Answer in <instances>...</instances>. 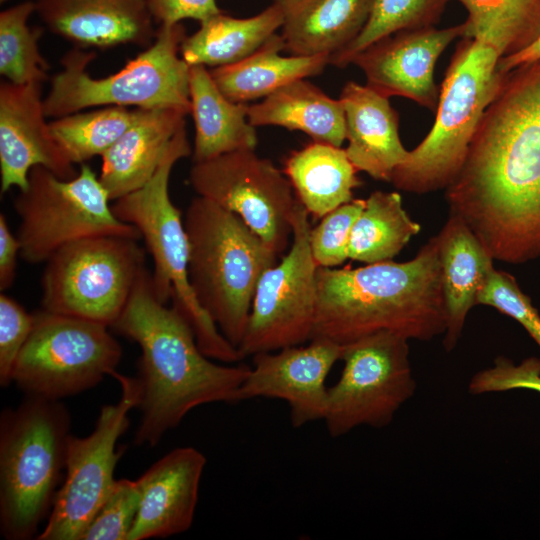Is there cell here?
I'll use <instances>...</instances> for the list:
<instances>
[{
  "label": "cell",
  "mask_w": 540,
  "mask_h": 540,
  "mask_svg": "<svg viewBox=\"0 0 540 540\" xmlns=\"http://www.w3.org/2000/svg\"><path fill=\"white\" fill-rule=\"evenodd\" d=\"M445 197L494 260L540 257V59L503 73Z\"/></svg>",
  "instance_id": "6da1fadb"
},
{
  "label": "cell",
  "mask_w": 540,
  "mask_h": 540,
  "mask_svg": "<svg viewBox=\"0 0 540 540\" xmlns=\"http://www.w3.org/2000/svg\"><path fill=\"white\" fill-rule=\"evenodd\" d=\"M112 328L141 350L136 377L141 418L135 444L155 446L200 405L236 403L250 367L211 361L182 314L157 299L147 269Z\"/></svg>",
  "instance_id": "7a4b0ae2"
},
{
  "label": "cell",
  "mask_w": 540,
  "mask_h": 540,
  "mask_svg": "<svg viewBox=\"0 0 540 540\" xmlns=\"http://www.w3.org/2000/svg\"><path fill=\"white\" fill-rule=\"evenodd\" d=\"M446 330L437 237L405 262L318 267L312 339L341 346L390 332L428 341Z\"/></svg>",
  "instance_id": "3957f363"
},
{
  "label": "cell",
  "mask_w": 540,
  "mask_h": 540,
  "mask_svg": "<svg viewBox=\"0 0 540 540\" xmlns=\"http://www.w3.org/2000/svg\"><path fill=\"white\" fill-rule=\"evenodd\" d=\"M183 219L194 295L222 335L238 348L258 281L278 255L238 215L204 197L190 201Z\"/></svg>",
  "instance_id": "277c9868"
},
{
  "label": "cell",
  "mask_w": 540,
  "mask_h": 540,
  "mask_svg": "<svg viewBox=\"0 0 540 540\" xmlns=\"http://www.w3.org/2000/svg\"><path fill=\"white\" fill-rule=\"evenodd\" d=\"M70 414L60 400L26 396L0 415V532L29 540L63 482Z\"/></svg>",
  "instance_id": "5b68a950"
},
{
  "label": "cell",
  "mask_w": 540,
  "mask_h": 540,
  "mask_svg": "<svg viewBox=\"0 0 540 540\" xmlns=\"http://www.w3.org/2000/svg\"><path fill=\"white\" fill-rule=\"evenodd\" d=\"M191 154L185 127L172 140L153 177L112 204L115 215L140 232L153 260L152 286L157 299L175 307L191 326L201 351L211 359L236 363L242 354L220 332L196 299L188 276L189 243L180 210L169 195L171 171Z\"/></svg>",
  "instance_id": "8992f818"
},
{
  "label": "cell",
  "mask_w": 540,
  "mask_h": 540,
  "mask_svg": "<svg viewBox=\"0 0 540 540\" xmlns=\"http://www.w3.org/2000/svg\"><path fill=\"white\" fill-rule=\"evenodd\" d=\"M502 54L490 43L463 37L451 57L428 135L392 173L399 190L446 189L458 175L480 119L499 88Z\"/></svg>",
  "instance_id": "52a82bcc"
},
{
  "label": "cell",
  "mask_w": 540,
  "mask_h": 540,
  "mask_svg": "<svg viewBox=\"0 0 540 540\" xmlns=\"http://www.w3.org/2000/svg\"><path fill=\"white\" fill-rule=\"evenodd\" d=\"M186 37L178 23L159 26L152 44L118 72L103 78L87 73L95 53L75 47L61 58L43 99L47 117L59 118L86 108L123 106L178 108L191 112L190 66L179 57Z\"/></svg>",
  "instance_id": "ba28073f"
},
{
  "label": "cell",
  "mask_w": 540,
  "mask_h": 540,
  "mask_svg": "<svg viewBox=\"0 0 540 540\" xmlns=\"http://www.w3.org/2000/svg\"><path fill=\"white\" fill-rule=\"evenodd\" d=\"M99 177L85 163L72 179H61L42 166L31 169L28 185L13 206L19 217L20 256L46 262L71 243L102 235L141 239L140 232L114 213Z\"/></svg>",
  "instance_id": "9c48e42d"
},
{
  "label": "cell",
  "mask_w": 540,
  "mask_h": 540,
  "mask_svg": "<svg viewBox=\"0 0 540 540\" xmlns=\"http://www.w3.org/2000/svg\"><path fill=\"white\" fill-rule=\"evenodd\" d=\"M138 240L102 235L66 245L46 262L42 309L112 327L145 266Z\"/></svg>",
  "instance_id": "30bf717a"
},
{
  "label": "cell",
  "mask_w": 540,
  "mask_h": 540,
  "mask_svg": "<svg viewBox=\"0 0 540 540\" xmlns=\"http://www.w3.org/2000/svg\"><path fill=\"white\" fill-rule=\"evenodd\" d=\"M14 366L12 382L26 396L60 400L116 371L122 348L108 326L41 309Z\"/></svg>",
  "instance_id": "8fae6325"
},
{
  "label": "cell",
  "mask_w": 540,
  "mask_h": 540,
  "mask_svg": "<svg viewBox=\"0 0 540 540\" xmlns=\"http://www.w3.org/2000/svg\"><path fill=\"white\" fill-rule=\"evenodd\" d=\"M406 338L380 332L344 346L342 373L328 388L323 421L332 437L360 426L382 428L415 393Z\"/></svg>",
  "instance_id": "7c38bea8"
},
{
  "label": "cell",
  "mask_w": 540,
  "mask_h": 540,
  "mask_svg": "<svg viewBox=\"0 0 540 540\" xmlns=\"http://www.w3.org/2000/svg\"><path fill=\"white\" fill-rule=\"evenodd\" d=\"M111 376L120 383L121 397L116 404L101 407L95 428L88 436L71 434L65 476L37 540H80L114 486V470L120 456L116 444L129 427L130 410L138 406L140 386L136 377L117 371Z\"/></svg>",
  "instance_id": "4fadbf2b"
},
{
  "label": "cell",
  "mask_w": 540,
  "mask_h": 540,
  "mask_svg": "<svg viewBox=\"0 0 540 540\" xmlns=\"http://www.w3.org/2000/svg\"><path fill=\"white\" fill-rule=\"evenodd\" d=\"M309 216L298 200L289 251L258 281L245 334L238 347L244 358L311 340L318 266L310 247Z\"/></svg>",
  "instance_id": "5bb4252c"
},
{
  "label": "cell",
  "mask_w": 540,
  "mask_h": 540,
  "mask_svg": "<svg viewBox=\"0 0 540 540\" xmlns=\"http://www.w3.org/2000/svg\"><path fill=\"white\" fill-rule=\"evenodd\" d=\"M189 183L198 196L238 215L274 253H284L298 198L271 160L255 149L224 153L193 162Z\"/></svg>",
  "instance_id": "9a60e30c"
},
{
  "label": "cell",
  "mask_w": 540,
  "mask_h": 540,
  "mask_svg": "<svg viewBox=\"0 0 540 540\" xmlns=\"http://www.w3.org/2000/svg\"><path fill=\"white\" fill-rule=\"evenodd\" d=\"M343 349L329 340L312 339L307 346L254 354L236 403L260 397L286 401L293 427L323 420L328 397L326 379L341 360Z\"/></svg>",
  "instance_id": "2e32d148"
},
{
  "label": "cell",
  "mask_w": 540,
  "mask_h": 540,
  "mask_svg": "<svg viewBox=\"0 0 540 540\" xmlns=\"http://www.w3.org/2000/svg\"><path fill=\"white\" fill-rule=\"evenodd\" d=\"M466 35V22L444 29L400 31L359 52L351 64L362 70L366 85L378 93L405 97L435 111L439 99L435 64L452 41Z\"/></svg>",
  "instance_id": "e0dca14e"
},
{
  "label": "cell",
  "mask_w": 540,
  "mask_h": 540,
  "mask_svg": "<svg viewBox=\"0 0 540 540\" xmlns=\"http://www.w3.org/2000/svg\"><path fill=\"white\" fill-rule=\"evenodd\" d=\"M41 83L0 84V189L24 190L31 169L42 166L61 179L78 171L54 138L42 99Z\"/></svg>",
  "instance_id": "ac0fdd59"
},
{
  "label": "cell",
  "mask_w": 540,
  "mask_h": 540,
  "mask_svg": "<svg viewBox=\"0 0 540 540\" xmlns=\"http://www.w3.org/2000/svg\"><path fill=\"white\" fill-rule=\"evenodd\" d=\"M205 465L202 452L179 447L145 471L136 480L140 503L128 540L165 538L189 530Z\"/></svg>",
  "instance_id": "d6986e66"
},
{
  "label": "cell",
  "mask_w": 540,
  "mask_h": 540,
  "mask_svg": "<svg viewBox=\"0 0 540 540\" xmlns=\"http://www.w3.org/2000/svg\"><path fill=\"white\" fill-rule=\"evenodd\" d=\"M46 27L79 48L148 47L156 37L144 0H36Z\"/></svg>",
  "instance_id": "ffe728a7"
},
{
  "label": "cell",
  "mask_w": 540,
  "mask_h": 540,
  "mask_svg": "<svg viewBox=\"0 0 540 540\" xmlns=\"http://www.w3.org/2000/svg\"><path fill=\"white\" fill-rule=\"evenodd\" d=\"M188 112L178 108H135V117L106 150L99 179L111 201L143 187L155 174Z\"/></svg>",
  "instance_id": "44dd1931"
},
{
  "label": "cell",
  "mask_w": 540,
  "mask_h": 540,
  "mask_svg": "<svg viewBox=\"0 0 540 540\" xmlns=\"http://www.w3.org/2000/svg\"><path fill=\"white\" fill-rule=\"evenodd\" d=\"M348 146L346 153L358 171L390 182L408 156L399 136V116L389 98L367 85L347 82L340 94Z\"/></svg>",
  "instance_id": "7402d4cb"
},
{
  "label": "cell",
  "mask_w": 540,
  "mask_h": 540,
  "mask_svg": "<svg viewBox=\"0 0 540 540\" xmlns=\"http://www.w3.org/2000/svg\"><path fill=\"white\" fill-rule=\"evenodd\" d=\"M436 237L446 311L443 345L449 352L457 345L467 315L477 305V296L495 269L494 258L455 214H449Z\"/></svg>",
  "instance_id": "603a6c76"
},
{
  "label": "cell",
  "mask_w": 540,
  "mask_h": 540,
  "mask_svg": "<svg viewBox=\"0 0 540 540\" xmlns=\"http://www.w3.org/2000/svg\"><path fill=\"white\" fill-rule=\"evenodd\" d=\"M373 0H273L282 14L281 37L291 55L330 57L365 26Z\"/></svg>",
  "instance_id": "cb8c5ba5"
},
{
  "label": "cell",
  "mask_w": 540,
  "mask_h": 540,
  "mask_svg": "<svg viewBox=\"0 0 540 540\" xmlns=\"http://www.w3.org/2000/svg\"><path fill=\"white\" fill-rule=\"evenodd\" d=\"M189 92L195 126L193 162L255 149L258 139L248 119V106L228 99L205 66H190Z\"/></svg>",
  "instance_id": "d4e9b609"
},
{
  "label": "cell",
  "mask_w": 540,
  "mask_h": 540,
  "mask_svg": "<svg viewBox=\"0 0 540 540\" xmlns=\"http://www.w3.org/2000/svg\"><path fill=\"white\" fill-rule=\"evenodd\" d=\"M249 122L298 130L313 141L341 147L346 140L345 115L339 99H333L312 83L293 81L261 102L248 106Z\"/></svg>",
  "instance_id": "484cf974"
},
{
  "label": "cell",
  "mask_w": 540,
  "mask_h": 540,
  "mask_svg": "<svg viewBox=\"0 0 540 540\" xmlns=\"http://www.w3.org/2000/svg\"><path fill=\"white\" fill-rule=\"evenodd\" d=\"M282 50L284 41L280 34H274L245 59L209 71L228 99L245 103L265 98L293 81L318 75L330 64L329 55L282 56Z\"/></svg>",
  "instance_id": "4316f807"
},
{
  "label": "cell",
  "mask_w": 540,
  "mask_h": 540,
  "mask_svg": "<svg viewBox=\"0 0 540 540\" xmlns=\"http://www.w3.org/2000/svg\"><path fill=\"white\" fill-rule=\"evenodd\" d=\"M283 172L314 218H322L353 200V190L361 185L346 150L325 142L313 141L291 152Z\"/></svg>",
  "instance_id": "83f0119b"
},
{
  "label": "cell",
  "mask_w": 540,
  "mask_h": 540,
  "mask_svg": "<svg viewBox=\"0 0 540 540\" xmlns=\"http://www.w3.org/2000/svg\"><path fill=\"white\" fill-rule=\"evenodd\" d=\"M281 25L282 14L275 3L248 18H234L221 12L201 22L195 33L186 36L180 52L189 66L232 65L254 53Z\"/></svg>",
  "instance_id": "f1b7e54d"
},
{
  "label": "cell",
  "mask_w": 540,
  "mask_h": 540,
  "mask_svg": "<svg viewBox=\"0 0 540 540\" xmlns=\"http://www.w3.org/2000/svg\"><path fill=\"white\" fill-rule=\"evenodd\" d=\"M419 231L420 225L405 211L398 192L374 191L353 225L348 258L366 264L389 261Z\"/></svg>",
  "instance_id": "f546056e"
},
{
  "label": "cell",
  "mask_w": 540,
  "mask_h": 540,
  "mask_svg": "<svg viewBox=\"0 0 540 540\" xmlns=\"http://www.w3.org/2000/svg\"><path fill=\"white\" fill-rule=\"evenodd\" d=\"M468 12L466 37L493 45L502 58L540 35V0H459Z\"/></svg>",
  "instance_id": "4dcf8cb0"
},
{
  "label": "cell",
  "mask_w": 540,
  "mask_h": 540,
  "mask_svg": "<svg viewBox=\"0 0 540 540\" xmlns=\"http://www.w3.org/2000/svg\"><path fill=\"white\" fill-rule=\"evenodd\" d=\"M135 109L102 106L89 112H76L49 122L50 130L70 161L83 164L102 156L128 129Z\"/></svg>",
  "instance_id": "1f68e13d"
},
{
  "label": "cell",
  "mask_w": 540,
  "mask_h": 540,
  "mask_svg": "<svg viewBox=\"0 0 540 540\" xmlns=\"http://www.w3.org/2000/svg\"><path fill=\"white\" fill-rule=\"evenodd\" d=\"M35 2L25 1L0 13V73L14 84L43 83L49 65L39 50L43 28L30 27Z\"/></svg>",
  "instance_id": "d6a6232c"
},
{
  "label": "cell",
  "mask_w": 540,
  "mask_h": 540,
  "mask_svg": "<svg viewBox=\"0 0 540 540\" xmlns=\"http://www.w3.org/2000/svg\"><path fill=\"white\" fill-rule=\"evenodd\" d=\"M452 0H373L368 20L358 36L330 57V64L345 68L362 50L400 31L433 27Z\"/></svg>",
  "instance_id": "836d02e7"
},
{
  "label": "cell",
  "mask_w": 540,
  "mask_h": 540,
  "mask_svg": "<svg viewBox=\"0 0 540 540\" xmlns=\"http://www.w3.org/2000/svg\"><path fill=\"white\" fill-rule=\"evenodd\" d=\"M140 503L137 481L116 480L80 540H128Z\"/></svg>",
  "instance_id": "e575fe53"
},
{
  "label": "cell",
  "mask_w": 540,
  "mask_h": 540,
  "mask_svg": "<svg viewBox=\"0 0 540 540\" xmlns=\"http://www.w3.org/2000/svg\"><path fill=\"white\" fill-rule=\"evenodd\" d=\"M365 206V199H353L322 217L311 229L310 247L318 267H335L348 259L353 225Z\"/></svg>",
  "instance_id": "d590c367"
},
{
  "label": "cell",
  "mask_w": 540,
  "mask_h": 540,
  "mask_svg": "<svg viewBox=\"0 0 540 540\" xmlns=\"http://www.w3.org/2000/svg\"><path fill=\"white\" fill-rule=\"evenodd\" d=\"M477 304L513 318L540 346V314L513 275L494 269L477 296Z\"/></svg>",
  "instance_id": "8d00e7d4"
},
{
  "label": "cell",
  "mask_w": 540,
  "mask_h": 540,
  "mask_svg": "<svg viewBox=\"0 0 540 540\" xmlns=\"http://www.w3.org/2000/svg\"><path fill=\"white\" fill-rule=\"evenodd\" d=\"M529 389L540 393V359L529 357L515 364L506 357H498L489 368L477 372L468 384L471 394L506 392Z\"/></svg>",
  "instance_id": "74e56055"
},
{
  "label": "cell",
  "mask_w": 540,
  "mask_h": 540,
  "mask_svg": "<svg viewBox=\"0 0 540 540\" xmlns=\"http://www.w3.org/2000/svg\"><path fill=\"white\" fill-rule=\"evenodd\" d=\"M33 313L15 299L0 295V385L12 383L17 358L33 328Z\"/></svg>",
  "instance_id": "f35d334b"
},
{
  "label": "cell",
  "mask_w": 540,
  "mask_h": 540,
  "mask_svg": "<svg viewBox=\"0 0 540 540\" xmlns=\"http://www.w3.org/2000/svg\"><path fill=\"white\" fill-rule=\"evenodd\" d=\"M154 21L159 26L175 25L185 19L200 23L223 12L216 0H144Z\"/></svg>",
  "instance_id": "ab89813d"
},
{
  "label": "cell",
  "mask_w": 540,
  "mask_h": 540,
  "mask_svg": "<svg viewBox=\"0 0 540 540\" xmlns=\"http://www.w3.org/2000/svg\"><path fill=\"white\" fill-rule=\"evenodd\" d=\"M20 243L8 226L6 216L0 214V289H9L15 280Z\"/></svg>",
  "instance_id": "60d3db41"
},
{
  "label": "cell",
  "mask_w": 540,
  "mask_h": 540,
  "mask_svg": "<svg viewBox=\"0 0 540 540\" xmlns=\"http://www.w3.org/2000/svg\"><path fill=\"white\" fill-rule=\"evenodd\" d=\"M537 59H540V35L525 49L513 55L501 58L498 62L497 69L499 72L504 73L519 65L526 64Z\"/></svg>",
  "instance_id": "b9f144b4"
},
{
  "label": "cell",
  "mask_w": 540,
  "mask_h": 540,
  "mask_svg": "<svg viewBox=\"0 0 540 540\" xmlns=\"http://www.w3.org/2000/svg\"><path fill=\"white\" fill-rule=\"evenodd\" d=\"M5 1H7V0H0L1 3L5 2Z\"/></svg>",
  "instance_id": "7bdbcfd3"
}]
</instances>
